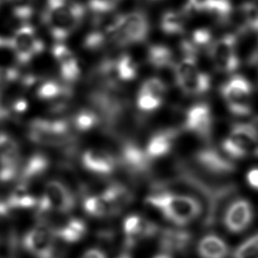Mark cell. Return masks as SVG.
Here are the masks:
<instances>
[{
    "instance_id": "cell-27",
    "label": "cell",
    "mask_w": 258,
    "mask_h": 258,
    "mask_svg": "<svg viewBox=\"0 0 258 258\" xmlns=\"http://www.w3.org/2000/svg\"><path fill=\"white\" fill-rule=\"evenodd\" d=\"M185 15L182 12L169 11L163 14L161 18V30L168 35H179L184 30Z\"/></svg>"
},
{
    "instance_id": "cell-13",
    "label": "cell",
    "mask_w": 258,
    "mask_h": 258,
    "mask_svg": "<svg viewBox=\"0 0 258 258\" xmlns=\"http://www.w3.org/2000/svg\"><path fill=\"white\" fill-rule=\"evenodd\" d=\"M127 248H132L140 241L154 237L160 233L156 224L143 217L133 214L127 217L122 224Z\"/></svg>"
},
{
    "instance_id": "cell-3",
    "label": "cell",
    "mask_w": 258,
    "mask_h": 258,
    "mask_svg": "<svg viewBox=\"0 0 258 258\" xmlns=\"http://www.w3.org/2000/svg\"><path fill=\"white\" fill-rule=\"evenodd\" d=\"M76 206V199L74 193L67 185L57 180L48 181L45 190L39 199L38 206L36 207L39 219L52 212L67 214L71 213Z\"/></svg>"
},
{
    "instance_id": "cell-43",
    "label": "cell",
    "mask_w": 258,
    "mask_h": 258,
    "mask_svg": "<svg viewBox=\"0 0 258 258\" xmlns=\"http://www.w3.org/2000/svg\"><path fill=\"white\" fill-rule=\"evenodd\" d=\"M1 48H9V40L0 37V49Z\"/></svg>"
},
{
    "instance_id": "cell-19",
    "label": "cell",
    "mask_w": 258,
    "mask_h": 258,
    "mask_svg": "<svg viewBox=\"0 0 258 258\" xmlns=\"http://www.w3.org/2000/svg\"><path fill=\"white\" fill-rule=\"evenodd\" d=\"M49 167V161L45 155L40 154L33 155L23 166L19 183L28 187L29 183L37 181L38 179L42 177Z\"/></svg>"
},
{
    "instance_id": "cell-4",
    "label": "cell",
    "mask_w": 258,
    "mask_h": 258,
    "mask_svg": "<svg viewBox=\"0 0 258 258\" xmlns=\"http://www.w3.org/2000/svg\"><path fill=\"white\" fill-rule=\"evenodd\" d=\"M222 149L231 158L258 156V130L249 123L234 124L222 142Z\"/></svg>"
},
{
    "instance_id": "cell-6",
    "label": "cell",
    "mask_w": 258,
    "mask_h": 258,
    "mask_svg": "<svg viewBox=\"0 0 258 258\" xmlns=\"http://www.w3.org/2000/svg\"><path fill=\"white\" fill-rule=\"evenodd\" d=\"M210 56L217 70L231 74L240 67L237 55V37L233 34L224 35L213 42L210 47Z\"/></svg>"
},
{
    "instance_id": "cell-35",
    "label": "cell",
    "mask_w": 258,
    "mask_h": 258,
    "mask_svg": "<svg viewBox=\"0 0 258 258\" xmlns=\"http://www.w3.org/2000/svg\"><path fill=\"white\" fill-rule=\"evenodd\" d=\"M213 35L208 28H201L196 29L192 33L190 43L198 51L203 48H207L212 45Z\"/></svg>"
},
{
    "instance_id": "cell-33",
    "label": "cell",
    "mask_w": 258,
    "mask_h": 258,
    "mask_svg": "<svg viewBox=\"0 0 258 258\" xmlns=\"http://www.w3.org/2000/svg\"><path fill=\"white\" fill-rule=\"evenodd\" d=\"M166 91H167V86L165 84L164 81H161L159 78H150L145 81L140 87L139 93L150 94L155 97L163 99Z\"/></svg>"
},
{
    "instance_id": "cell-24",
    "label": "cell",
    "mask_w": 258,
    "mask_h": 258,
    "mask_svg": "<svg viewBox=\"0 0 258 258\" xmlns=\"http://www.w3.org/2000/svg\"><path fill=\"white\" fill-rule=\"evenodd\" d=\"M83 208L88 215L94 218L114 216L110 204L101 194L86 197L83 200Z\"/></svg>"
},
{
    "instance_id": "cell-38",
    "label": "cell",
    "mask_w": 258,
    "mask_h": 258,
    "mask_svg": "<svg viewBox=\"0 0 258 258\" xmlns=\"http://www.w3.org/2000/svg\"><path fill=\"white\" fill-rule=\"evenodd\" d=\"M19 73L15 69L0 67V93L5 87L17 80Z\"/></svg>"
},
{
    "instance_id": "cell-14",
    "label": "cell",
    "mask_w": 258,
    "mask_h": 258,
    "mask_svg": "<svg viewBox=\"0 0 258 258\" xmlns=\"http://www.w3.org/2000/svg\"><path fill=\"white\" fill-rule=\"evenodd\" d=\"M151 160L146 151L136 143L124 141L119 150L118 161L132 174H144L151 168Z\"/></svg>"
},
{
    "instance_id": "cell-29",
    "label": "cell",
    "mask_w": 258,
    "mask_h": 258,
    "mask_svg": "<svg viewBox=\"0 0 258 258\" xmlns=\"http://www.w3.org/2000/svg\"><path fill=\"white\" fill-rule=\"evenodd\" d=\"M115 71L119 81H133L138 75L139 66L132 56L123 54L115 59Z\"/></svg>"
},
{
    "instance_id": "cell-10",
    "label": "cell",
    "mask_w": 258,
    "mask_h": 258,
    "mask_svg": "<svg viewBox=\"0 0 258 258\" xmlns=\"http://www.w3.org/2000/svg\"><path fill=\"white\" fill-rule=\"evenodd\" d=\"M193 162L200 173L208 176L221 177L232 174L235 170V166L230 161L224 157L219 151L209 147L198 151L193 156Z\"/></svg>"
},
{
    "instance_id": "cell-18",
    "label": "cell",
    "mask_w": 258,
    "mask_h": 258,
    "mask_svg": "<svg viewBox=\"0 0 258 258\" xmlns=\"http://www.w3.org/2000/svg\"><path fill=\"white\" fill-rule=\"evenodd\" d=\"M160 246L163 251H185L191 242V234L181 229L168 228L160 232Z\"/></svg>"
},
{
    "instance_id": "cell-1",
    "label": "cell",
    "mask_w": 258,
    "mask_h": 258,
    "mask_svg": "<svg viewBox=\"0 0 258 258\" xmlns=\"http://www.w3.org/2000/svg\"><path fill=\"white\" fill-rule=\"evenodd\" d=\"M146 203L178 227L191 223L202 214L204 210L202 204L194 197L167 190L147 196Z\"/></svg>"
},
{
    "instance_id": "cell-7",
    "label": "cell",
    "mask_w": 258,
    "mask_h": 258,
    "mask_svg": "<svg viewBox=\"0 0 258 258\" xmlns=\"http://www.w3.org/2000/svg\"><path fill=\"white\" fill-rule=\"evenodd\" d=\"M9 49L14 50L18 62L25 64L43 51L44 44L36 37L35 28L25 24L17 28L14 37L9 39Z\"/></svg>"
},
{
    "instance_id": "cell-17",
    "label": "cell",
    "mask_w": 258,
    "mask_h": 258,
    "mask_svg": "<svg viewBox=\"0 0 258 258\" xmlns=\"http://www.w3.org/2000/svg\"><path fill=\"white\" fill-rule=\"evenodd\" d=\"M179 132L176 129L161 131L151 137L145 148L147 157L151 161L164 157L171 152Z\"/></svg>"
},
{
    "instance_id": "cell-16",
    "label": "cell",
    "mask_w": 258,
    "mask_h": 258,
    "mask_svg": "<svg viewBox=\"0 0 258 258\" xmlns=\"http://www.w3.org/2000/svg\"><path fill=\"white\" fill-rule=\"evenodd\" d=\"M52 55L60 67V74L67 82L77 81L81 76V67L74 53L67 46L57 42L53 46Z\"/></svg>"
},
{
    "instance_id": "cell-5",
    "label": "cell",
    "mask_w": 258,
    "mask_h": 258,
    "mask_svg": "<svg viewBox=\"0 0 258 258\" xmlns=\"http://www.w3.org/2000/svg\"><path fill=\"white\" fill-rule=\"evenodd\" d=\"M221 94L234 115L244 116L251 113L252 86L246 78L235 75L221 87Z\"/></svg>"
},
{
    "instance_id": "cell-46",
    "label": "cell",
    "mask_w": 258,
    "mask_h": 258,
    "mask_svg": "<svg viewBox=\"0 0 258 258\" xmlns=\"http://www.w3.org/2000/svg\"><path fill=\"white\" fill-rule=\"evenodd\" d=\"M118 258H131V256L128 255H121Z\"/></svg>"
},
{
    "instance_id": "cell-15",
    "label": "cell",
    "mask_w": 258,
    "mask_h": 258,
    "mask_svg": "<svg viewBox=\"0 0 258 258\" xmlns=\"http://www.w3.org/2000/svg\"><path fill=\"white\" fill-rule=\"evenodd\" d=\"M81 161L87 171L101 175L111 174L117 164L116 159L112 154L100 149L86 151L82 155Z\"/></svg>"
},
{
    "instance_id": "cell-2",
    "label": "cell",
    "mask_w": 258,
    "mask_h": 258,
    "mask_svg": "<svg viewBox=\"0 0 258 258\" xmlns=\"http://www.w3.org/2000/svg\"><path fill=\"white\" fill-rule=\"evenodd\" d=\"M84 14V7L80 4L68 5L66 0H47L42 21L48 26L53 38L60 42L81 25Z\"/></svg>"
},
{
    "instance_id": "cell-32",
    "label": "cell",
    "mask_w": 258,
    "mask_h": 258,
    "mask_svg": "<svg viewBox=\"0 0 258 258\" xmlns=\"http://www.w3.org/2000/svg\"><path fill=\"white\" fill-rule=\"evenodd\" d=\"M240 14L242 18L241 29L258 32V5L255 2H246L240 7Z\"/></svg>"
},
{
    "instance_id": "cell-41",
    "label": "cell",
    "mask_w": 258,
    "mask_h": 258,
    "mask_svg": "<svg viewBox=\"0 0 258 258\" xmlns=\"http://www.w3.org/2000/svg\"><path fill=\"white\" fill-rule=\"evenodd\" d=\"M81 258H108L104 252L99 248H90Z\"/></svg>"
},
{
    "instance_id": "cell-25",
    "label": "cell",
    "mask_w": 258,
    "mask_h": 258,
    "mask_svg": "<svg viewBox=\"0 0 258 258\" xmlns=\"http://www.w3.org/2000/svg\"><path fill=\"white\" fill-rule=\"evenodd\" d=\"M147 61L156 69H165L174 64L171 49L161 44H154L149 47L147 50Z\"/></svg>"
},
{
    "instance_id": "cell-22",
    "label": "cell",
    "mask_w": 258,
    "mask_h": 258,
    "mask_svg": "<svg viewBox=\"0 0 258 258\" xmlns=\"http://www.w3.org/2000/svg\"><path fill=\"white\" fill-rule=\"evenodd\" d=\"M176 84L185 94L200 95L206 94L210 90L212 81L208 74L199 70L195 74H192L191 76Z\"/></svg>"
},
{
    "instance_id": "cell-9",
    "label": "cell",
    "mask_w": 258,
    "mask_h": 258,
    "mask_svg": "<svg viewBox=\"0 0 258 258\" xmlns=\"http://www.w3.org/2000/svg\"><path fill=\"white\" fill-rule=\"evenodd\" d=\"M55 234L52 227L40 221L23 238L25 249L36 258H54Z\"/></svg>"
},
{
    "instance_id": "cell-42",
    "label": "cell",
    "mask_w": 258,
    "mask_h": 258,
    "mask_svg": "<svg viewBox=\"0 0 258 258\" xmlns=\"http://www.w3.org/2000/svg\"><path fill=\"white\" fill-rule=\"evenodd\" d=\"M250 64L256 67L258 69V45L257 48L255 49V51L253 52L251 56H250Z\"/></svg>"
},
{
    "instance_id": "cell-23",
    "label": "cell",
    "mask_w": 258,
    "mask_h": 258,
    "mask_svg": "<svg viewBox=\"0 0 258 258\" xmlns=\"http://www.w3.org/2000/svg\"><path fill=\"white\" fill-rule=\"evenodd\" d=\"M39 199L32 195L28 186L19 183L6 201L9 209H30L38 206Z\"/></svg>"
},
{
    "instance_id": "cell-8",
    "label": "cell",
    "mask_w": 258,
    "mask_h": 258,
    "mask_svg": "<svg viewBox=\"0 0 258 258\" xmlns=\"http://www.w3.org/2000/svg\"><path fill=\"white\" fill-rule=\"evenodd\" d=\"M149 33V23L146 15L139 12H132L122 16V22L114 38L119 46H127L142 42Z\"/></svg>"
},
{
    "instance_id": "cell-28",
    "label": "cell",
    "mask_w": 258,
    "mask_h": 258,
    "mask_svg": "<svg viewBox=\"0 0 258 258\" xmlns=\"http://www.w3.org/2000/svg\"><path fill=\"white\" fill-rule=\"evenodd\" d=\"M101 117L97 112L93 109L84 108L76 113L73 117L72 123L75 129L81 132H87L94 129L100 123Z\"/></svg>"
},
{
    "instance_id": "cell-12",
    "label": "cell",
    "mask_w": 258,
    "mask_h": 258,
    "mask_svg": "<svg viewBox=\"0 0 258 258\" xmlns=\"http://www.w3.org/2000/svg\"><path fill=\"white\" fill-rule=\"evenodd\" d=\"M253 216L251 204L246 199H236L225 211L223 223L230 233L240 234L249 227Z\"/></svg>"
},
{
    "instance_id": "cell-20",
    "label": "cell",
    "mask_w": 258,
    "mask_h": 258,
    "mask_svg": "<svg viewBox=\"0 0 258 258\" xmlns=\"http://www.w3.org/2000/svg\"><path fill=\"white\" fill-rule=\"evenodd\" d=\"M197 251L201 258H227L228 246L216 234H207L199 241Z\"/></svg>"
},
{
    "instance_id": "cell-44",
    "label": "cell",
    "mask_w": 258,
    "mask_h": 258,
    "mask_svg": "<svg viewBox=\"0 0 258 258\" xmlns=\"http://www.w3.org/2000/svg\"><path fill=\"white\" fill-rule=\"evenodd\" d=\"M154 258H171L168 254H161V255H156V256H154Z\"/></svg>"
},
{
    "instance_id": "cell-21",
    "label": "cell",
    "mask_w": 258,
    "mask_h": 258,
    "mask_svg": "<svg viewBox=\"0 0 258 258\" xmlns=\"http://www.w3.org/2000/svg\"><path fill=\"white\" fill-rule=\"evenodd\" d=\"M52 229L55 237H58L67 243H76L81 241L87 232V225L84 221L76 218L67 220L61 227Z\"/></svg>"
},
{
    "instance_id": "cell-36",
    "label": "cell",
    "mask_w": 258,
    "mask_h": 258,
    "mask_svg": "<svg viewBox=\"0 0 258 258\" xmlns=\"http://www.w3.org/2000/svg\"><path fill=\"white\" fill-rule=\"evenodd\" d=\"M234 258H258V245L249 238L236 248Z\"/></svg>"
},
{
    "instance_id": "cell-40",
    "label": "cell",
    "mask_w": 258,
    "mask_h": 258,
    "mask_svg": "<svg viewBox=\"0 0 258 258\" xmlns=\"http://www.w3.org/2000/svg\"><path fill=\"white\" fill-rule=\"evenodd\" d=\"M247 181L252 188L258 190V168H252L247 174Z\"/></svg>"
},
{
    "instance_id": "cell-26",
    "label": "cell",
    "mask_w": 258,
    "mask_h": 258,
    "mask_svg": "<svg viewBox=\"0 0 258 258\" xmlns=\"http://www.w3.org/2000/svg\"><path fill=\"white\" fill-rule=\"evenodd\" d=\"M19 147L8 135L0 134V167L17 168Z\"/></svg>"
},
{
    "instance_id": "cell-11",
    "label": "cell",
    "mask_w": 258,
    "mask_h": 258,
    "mask_svg": "<svg viewBox=\"0 0 258 258\" xmlns=\"http://www.w3.org/2000/svg\"><path fill=\"white\" fill-rule=\"evenodd\" d=\"M182 128L201 138H209L213 130V115L209 105L201 102L188 108L185 112Z\"/></svg>"
},
{
    "instance_id": "cell-39",
    "label": "cell",
    "mask_w": 258,
    "mask_h": 258,
    "mask_svg": "<svg viewBox=\"0 0 258 258\" xmlns=\"http://www.w3.org/2000/svg\"><path fill=\"white\" fill-rule=\"evenodd\" d=\"M28 108V101H26L25 99H17L16 101H14V103L11 106V109L13 110L14 113L16 115H21L24 114L25 112L27 111Z\"/></svg>"
},
{
    "instance_id": "cell-31",
    "label": "cell",
    "mask_w": 258,
    "mask_h": 258,
    "mask_svg": "<svg viewBox=\"0 0 258 258\" xmlns=\"http://www.w3.org/2000/svg\"><path fill=\"white\" fill-rule=\"evenodd\" d=\"M72 91L68 87L58 84L56 81H48L40 85L36 90L37 97L44 101L57 100L62 96L68 97Z\"/></svg>"
},
{
    "instance_id": "cell-30",
    "label": "cell",
    "mask_w": 258,
    "mask_h": 258,
    "mask_svg": "<svg viewBox=\"0 0 258 258\" xmlns=\"http://www.w3.org/2000/svg\"><path fill=\"white\" fill-rule=\"evenodd\" d=\"M197 54L186 53L179 63L174 64V79L178 83L199 71Z\"/></svg>"
},
{
    "instance_id": "cell-45",
    "label": "cell",
    "mask_w": 258,
    "mask_h": 258,
    "mask_svg": "<svg viewBox=\"0 0 258 258\" xmlns=\"http://www.w3.org/2000/svg\"><path fill=\"white\" fill-rule=\"evenodd\" d=\"M251 239L258 245V233L257 234H255L254 236H252Z\"/></svg>"
},
{
    "instance_id": "cell-37",
    "label": "cell",
    "mask_w": 258,
    "mask_h": 258,
    "mask_svg": "<svg viewBox=\"0 0 258 258\" xmlns=\"http://www.w3.org/2000/svg\"><path fill=\"white\" fill-rule=\"evenodd\" d=\"M119 1L121 0H89V7L97 15L108 14L113 11Z\"/></svg>"
},
{
    "instance_id": "cell-34",
    "label": "cell",
    "mask_w": 258,
    "mask_h": 258,
    "mask_svg": "<svg viewBox=\"0 0 258 258\" xmlns=\"http://www.w3.org/2000/svg\"><path fill=\"white\" fill-rule=\"evenodd\" d=\"M163 102L162 98L155 97L147 94H138L137 107L143 112H153L161 107Z\"/></svg>"
}]
</instances>
